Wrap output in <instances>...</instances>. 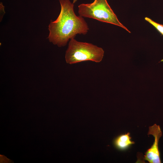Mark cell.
Listing matches in <instances>:
<instances>
[{
  "instance_id": "1",
  "label": "cell",
  "mask_w": 163,
  "mask_h": 163,
  "mask_svg": "<svg viewBox=\"0 0 163 163\" xmlns=\"http://www.w3.org/2000/svg\"><path fill=\"white\" fill-rule=\"evenodd\" d=\"M59 1L60 11L55 20L50 21L47 38L54 45L62 47L77 34L86 35L89 28L84 18L75 14L73 3L69 0Z\"/></svg>"
},
{
  "instance_id": "2",
  "label": "cell",
  "mask_w": 163,
  "mask_h": 163,
  "mask_svg": "<svg viewBox=\"0 0 163 163\" xmlns=\"http://www.w3.org/2000/svg\"><path fill=\"white\" fill-rule=\"evenodd\" d=\"M104 53L102 48L91 43L78 41L74 38L69 41L65 58L66 62L70 64L87 61L99 62Z\"/></svg>"
},
{
  "instance_id": "3",
  "label": "cell",
  "mask_w": 163,
  "mask_h": 163,
  "mask_svg": "<svg viewBox=\"0 0 163 163\" xmlns=\"http://www.w3.org/2000/svg\"><path fill=\"white\" fill-rule=\"evenodd\" d=\"M78 12L79 16L83 18L112 24L131 33L120 22L107 0H94L91 3L81 4L78 6Z\"/></svg>"
},
{
  "instance_id": "4",
  "label": "cell",
  "mask_w": 163,
  "mask_h": 163,
  "mask_svg": "<svg viewBox=\"0 0 163 163\" xmlns=\"http://www.w3.org/2000/svg\"><path fill=\"white\" fill-rule=\"evenodd\" d=\"M148 135H152L154 138V141L151 147L145 152L144 160L150 163H161L160 153L158 147L159 139L162 133L159 125L156 124L149 127Z\"/></svg>"
},
{
  "instance_id": "5",
  "label": "cell",
  "mask_w": 163,
  "mask_h": 163,
  "mask_svg": "<svg viewBox=\"0 0 163 163\" xmlns=\"http://www.w3.org/2000/svg\"><path fill=\"white\" fill-rule=\"evenodd\" d=\"M130 133H126L120 135L114 139L113 144L114 147L120 151H124L128 149L135 142L131 141V137Z\"/></svg>"
},
{
  "instance_id": "6",
  "label": "cell",
  "mask_w": 163,
  "mask_h": 163,
  "mask_svg": "<svg viewBox=\"0 0 163 163\" xmlns=\"http://www.w3.org/2000/svg\"><path fill=\"white\" fill-rule=\"evenodd\" d=\"M145 20L152 24L162 35H163V25L158 24L146 17Z\"/></svg>"
},
{
  "instance_id": "7",
  "label": "cell",
  "mask_w": 163,
  "mask_h": 163,
  "mask_svg": "<svg viewBox=\"0 0 163 163\" xmlns=\"http://www.w3.org/2000/svg\"><path fill=\"white\" fill-rule=\"evenodd\" d=\"M77 1V0H73L72 3L74 4Z\"/></svg>"
}]
</instances>
